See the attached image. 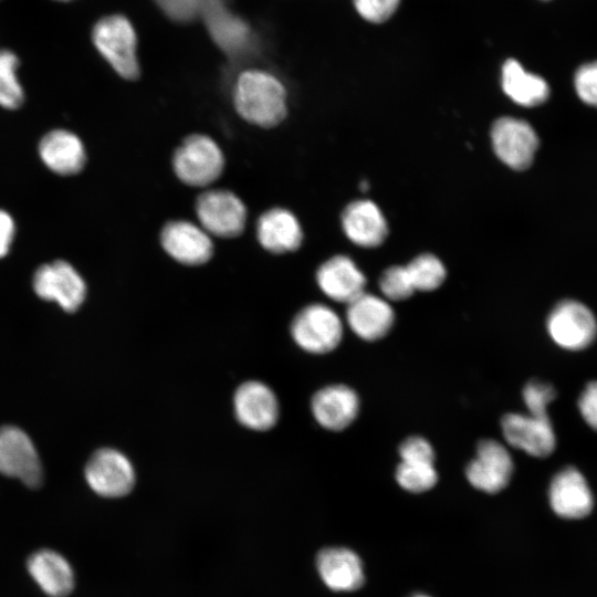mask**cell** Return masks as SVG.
Listing matches in <instances>:
<instances>
[{
    "label": "cell",
    "instance_id": "6da1fadb",
    "mask_svg": "<svg viewBox=\"0 0 597 597\" xmlns=\"http://www.w3.org/2000/svg\"><path fill=\"white\" fill-rule=\"evenodd\" d=\"M232 96L237 113L250 124L270 128L286 116V90L265 70L249 69L238 74Z\"/></svg>",
    "mask_w": 597,
    "mask_h": 597
},
{
    "label": "cell",
    "instance_id": "7a4b0ae2",
    "mask_svg": "<svg viewBox=\"0 0 597 597\" xmlns=\"http://www.w3.org/2000/svg\"><path fill=\"white\" fill-rule=\"evenodd\" d=\"M92 41L119 76L130 81L139 76L137 34L125 15L109 14L96 21L92 29Z\"/></svg>",
    "mask_w": 597,
    "mask_h": 597
},
{
    "label": "cell",
    "instance_id": "3957f363",
    "mask_svg": "<svg viewBox=\"0 0 597 597\" xmlns=\"http://www.w3.org/2000/svg\"><path fill=\"white\" fill-rule=\"evenodd\" d=\"M224 156L209 136L192 134L176 148L172 169L177 178L191 187H207L223 171Z\"/></svg>",
    "mask_w": 597,
    "mask_h": 597
},
{
    "label": "cell",
    "instance_id": "277c9868",
    "mask_svg": "<svg viewBox=\"0 0 597 597\" xmlns=\"http://www.w3.org/2000/svg\"><path fill=\"white\" fill-rule=\"evenodd\" d=\"M291 336L303 350L322 355L334 350L343 338L342 318L329 306L313 303L296 313L291 323Z\"/></svg>",
    "mask_w": 597,
    "mask_h": 597
},
{
    "label": "cell",
    "instance_id": "5b68a950",
    "mask_svg": "<svg viewBox=\"0 0 597 597\" xmlns=\"http://www.w3.org/2000/svg\"><path fill=\"white\" fill-rule=\"evenodd\" d=\"M546 328L551 339L566 350H583L597 337V318L584 303L567 298L549 312Z\"/></svg>",
    "mask_w": 597,
    "mask_h": 597
},
{
    "label": "cell",
    "instance_id": "8992f818",
    "mask_svg": "<svg viewBox=\"0 0 597 597\" xmlns=\"http://www.w3.org/2000/svg\"><path fill=\"white\" fill-rule=\"evenodd\" d=\"M200 226L219 238L240 235L247 223V207L232 191L209 189L201 192L195 206Z\"/></svg>",
    "mask_w": 597,
    "mask_h": 597
},
{
    "label": "cell",
    "instance_id": "52a82bcc",
    "mask_svg": "<svg viewBox=\"0 0 597 597\" xmlns=\"http://www.w3.org/2000/svg\"><path fill=\"white\" fill-rule=\"evenodd\" d=\"M88 486L100 496L116 499L134 488L136 473L129 459L113 448H102L88 459L85 470Z\"/></svg>",
    "mask_w": 597,
    "mask_h": 597
},
{
    "label": "cell",
    "instance_id": "ba28073f",
    "mask_svg": "<svg viewBox=\"0 0 597 597\" xmlns=\"http://www.w3.org/2000/svg\"><path fill=\"white\" fill-rule=\"evenodd\" d=\"M491 140L499 159L515 170L528 168L540 146L538 136L531 124L510 116L494 122Z\"/></svg>",
    "mask_w": 597,
    "mask_h": 597
},
{
    "label": "cell",
    "instance_id": "9c48e42d",
    "mask_svg": "<svg viewBox=\"0 0 597 597\" xmlns=\"http://www.w3.org/2000/svg\"><path fill=\"white\" fill-rule=\"evenodd\" d=\"M0 473L19 479L29 488H39L43 482V470L38 452L20 428H0Z\"/></svg>",
    "mask_w": 597,
    "mask_h": 597
},
{
    "label": "cell",
    "instance_id": "30bf717a",
    "mask_svg": "<svg viewBox=\"0 0 597 597\" xmlns=\"http://www.w3.org/2000/svg\"><path fill=\"white\" fill-rule=\"evenodd\" d=\"M513 472L514 462L507 448L496 440L484 439L478 443L465 476L474 489L494 494L506 488Z\"/></svg>",
    "mask_w": 597,
    "mask_h": 597
},
{
    "label": "cell",
    "instance_id": "8fae6325",
    "mask_svg": "<svg viewBox=\"0 0 597 597\" xmlns=\"http://www.w3.org/2000/svg\"><path fill=\"white\" fill-rule=\"evenodd\" d=\"M33 290L43 300L55 301L64 311L75 312L86 296V284L67 262L41 265L33 276Z\"/></svg>",
    "mask_w": 597,
    "mask_h": 597
},
{
    "label": "cell",
    "instance_id": "7c38bea8",
    "mask_svg": "<svg viewBox=\"0 0 597 597\" xmlns=\"http://www.w3.org/2000/svg\"><path fill=\"white\" fill-rule=\"evenodd\" d=\"M501 429L511 447L528 455L545 458L556 448V433L549 417L511 412L503 416Z\"/></svg>",
    "mask_w": 597,
    "mask_h": 597
},
{
    "label": "cell",
    "instance_id": "4fadbf2b",
    "mask_svg": "<svg viewBox=\"0 0 597 597\" xmlns=\"http://www.w3.org/2000/svg\"><path fill=\"white\" fill-rule=\"evenodd\" d=\"M237 420L254 431L272 429L279 420L280 406L275 392L264 383L248 380L233 395Z\"/></svg>",
    "mask_w": 597,
    "mask_h": 597
},
{
    "label": "cell",
    "instance_id": "5bb4252c",
    "mask_svg": "<svg viewBox=\"0 0 597 597\" xmlns=\"http://www.w3.org/2000/svg\"><path fill=\"white\" fill-rule=\"evenodd\" d=\"M160 244L175 261L185 265H201L213 254L210 234L187 220H171L160 231Z\"/></svg>",
    "mask_w": 597,
    "mask_h": 597
},
{
    "label": "cell",
    "instance_id": "9a60e30c",
    "mask_svg": "<svg viewBox=\"0 0 597 597\" xmlns=\"http://www.w3.org/2000/svg\"><path fill=\"white\" fill-rule=\"evenodd\" d=\"M201 17L214 43L228 55L240 56L253 48L250 25L229 10L224 0H209Z\"/></svg>",
    "mask_w": 597,
    "mask_h": 597
},
{
    "label": "cell",
    "instance_id": "2e32d148",
    "mask_svg": "<svg viewBox=\"0 0 597 597\" xmlns=\"http://www.w3.org/2000/svg\"><path fill=\"white\" fill-rule=\"evenodd\" d=\"M553 511L564 519H583L594 507L591 489L584 474L574 467L559 470L548 489Z\"/></svg>",
    "mask_w": 597,
    "mask_h": 597
},
{
    "label": "cell",
    "instance_id": "e0dca14e",
    "mask_svg": "<svg viewBox=\"0 0 597 597\" xmlns=\"http://www.w3.org/2000/svg\"><path fill=\"white\" fill-rule=\"evenodd\" d=\"M359 407L357 392L343 384L325 386L311 399V411L315 421L331 431H341L350 426L359 412Z\"/></svg>",
    "mask_w": 597,
    "mask_h": 597
},
{
    "label": "cell",
    "instance_id": "ac0fdd59",
    "mask_svg": "<svg viewBox=\"0 0 597 597\" xmlns=\"http://www.w3.org/2000/svg\"><path fill=\"white\" fill-rule=\"evenodd\" d=\"M346 322L360 339L375 342L390 332L395 312L386 298L363 292L347 303Z\"/></svg>",
    "mask_w": 597,
    "mask_h": 597
},
{
    "label": "cell",
    "instance_id": "d6986e66",
    "mask_svg": "<svg viewBox=\"0 0 597 597\" xmlns=\"http://www.w3.org/2000/svg\"><path fill=\"white\" fill-rule=\"evenodd\" d=\"M317 573L331 590L354 591L365 582L360 557L347 547H325L316 556Z\"/></svg>",
    "mask_w": 597,
    "mask_h": 597
},
{
    "label": "cell",
    "instance_id": "ffe728a7",
    "mask_svg": "<svg viewBox=\"0 0 597 597\" xmlns=\"http://www.w3.org/2000/svg\"><path fill=\"white\" fill-rule=\"evenodd\" d=\"M27 568L35 584L49 597H66L74 589L73 567L54 549L41 548L33 552L27 561Z\"/></svg>",
    "mask_w": 597,
    "mask_h": 597
},
{
    "label": "cell",
    "instance_id": "44dd1931",
    "mask_svg": "<svg viewBox=\"0 0 597 597\" xmlns=\"http://www.w3.org/2000/svg\"><path fill=\"white\" fill-rule=\"evenodd\" d=\"M316 282L327 297L347 304L365 292L366 277L350 258L335 255L317 269Z\"/></svg>",
    "mask_w": 597,
    "mask_h": 597
},
{
    "label": "cell",
    "instance_id": "7402d4cb",
    "mask_svg": "<svg viewBox=\"0 0 597 597\" xmlns=\"http://www.w3.org/2000/svg\"><path fill=\"white\" fill-rule=\"evenodd\" d=\"M256 238L261 247L274 254L297 250L303 241V231L297 218L285 208L264 211L256 222Z\"/></svg>",
    "mask_w": 597,
    "mask_h": 597
},
{
    "label": "cell",
    "instance_id": "603a6c76",
    "mask_svg": "<svg viewBox=\"0 0 597 597\" xmlns=\"http://www.w3.org/2000/svg\"><path fill=\"white\" fill-rule=\"evenodd\" d=\"M342 227L352 242L364 248L380 245L388 233L384 214L370 200L349 203L342 214Z\"/></svg>",
    "mask_w": 597,
    "mask_h": 597
},
{
    "label": "cell",
    "instance_id": "cb8c5ba5",
    "mask_svg": "<svg viewBox=\"0 0 597 597\" xmlns=\"http://www.w3.org/2000/svg\"><path fill=\"white\" fill-rule=\"evenodd\" d=\"M39 154L43 163L60 175L78 172L86 160L81 139L64 129H54L43 136L39 144Z\"/></svg>",
    "mask_w": 597,
    "mask_h": 597
},
{
    "label": "cell",
    "instance_id": "d4e9b609",
    "mask_svg": "<svg viewBox=\"0 0 597 597\" xmlns=\"http://www.w3.org/2000/svg\"><path fill=\"white\" fill-rule=\"evenodd\" d=\"M501 84L504 93L521 106L541 105L549 96L548 83L541 75L526 71L515 59L503 63Z\"/></svg>",
    "mask_w": 597,
    "mask_h": 597
},
{
    "label": "cell",
    "instance_id": "484cf974",
    "mask_svg": "<svg viewBox=\"0 0 597 597\" xmlns=\"http://www.w3.org/2000/svg\"><path fill=\"white\" fill-rule=\"evenodd\" d=\"M405 266L415 291H433L443 283L447 275L443 263L430 253L418 255Z\"/></svg>",
    "mask_w": 597,
    "mask_h": 597
},
{
    "label": "cell",
    "instance_id": "4316f807",
    "mask_svg": "<svg viewBox=\"0 0 597 597\" xmlns=\"http://www.w3.org/2000/svg\"><path fill=\"white\" fill-rule=\"evenodd\" d=\"M18 56L10 50H0V105L14 109L23 102V90L17 76Z\"/></svg>",
    "mask_w": 597,
    "mask_h": 597
},
{
    "label": "cell",
    "instance_id": "83f0119b",
    "mask_svg": "<svg viewBox=\"0 0 597 597\" xmlns=\"http://www.w3.org/2000/svg\"><path fill=\"white\" fill-rule=\"evenodd\" d=\"M395 476L400 488L412 493L426 492L432 489L438 481V472L433 463L400 461Z\"/></svg>",
    "mask_w": 597,
    "mask_h": 597
},
{
    "label": "cell",
    "instance_id": "f1b7e54d",
    "mask_svg": "<svg viewBox=\"0 0 597 597\" xmlns=\"http://www.w3.org/2000/svg\"><path fill=\"white\" fill-rule=\"evenodd\" d=\"M557 396L552 384L543 380L532 379L523 388L522 398L527 412L540 417L548 416V406Z\"/></svg>",
    "mask_w": 597,
    "mask_h": 597
},
{
    "label": "cell",
    "instance_id": "f546056e",
    "mask_svg": "<svg viewBox=\"0 0 597 597\" xmlns=\"http://www.w3.org/2000/svg\"><path fill=\"white\" fill-rule=\"evenodd\" d=\"M379 289L387 301H404L415 292L405 265L386 269L380 275Z\"/></svg>",
    "mask_w": 597,
    "mask_h": 597
},
{
    "label": "cell",
    "instance_id": "4dcf8cb0",
    "mask_svg": "<svg viewBox=\"0 0 597 597\" xmlns=\"http://www.w3.org/2000/svg\"><path fill=\"white\" fill-rule=\"evenodd\" d=\"M574 87L583 103L597 108V60L584 63L576 70Z\"/></svg>",
    "mask_w": 597,
    "mask_h": 597
},
{
    "label": "cell",
    "instance_id": "1f68e13d",
    "mask_svg": "<svg viewBox=\"0 0 597 597\" xmlns=\"http://www.w3.org/2000/svg\"><path fill=\"white\" fill-rule=\"evenodd\" d=\"M400 0H353L357 14L369 23H384L397 11Z\"/></svg>",
    "mask_w": 597,
    "mask_h": 597
},
{
    "label": "cell",
    "instance_id": "d6a6232c",
    "mask_svg": "<svg viewBox=\"0 0 597 597\" xmlns=\"http://www.w3.org/2000/svg\"><path fill=\"white\" fill-rule=\"evenodd\" d=\"M176 22H189L201 13L209 0H154Z\"/></svg>",
    "mask_w": 597,
    "mask_h": 597
},
{
    "label": "cell",
    "instance_id": "836d02e7",
    "mask_svg": "<svg viewBox=\"0 0 597 597\" xmlns=\"http://www.w3.org/2000/svg\"><path fill=\"white\" fill-rule=\"evenodd\" d=\"M400 461L411 463H434V450L423 437L406 438L399 446Z\"/></svg>",
    "mask_w": 597,
    "mask_h": 597
},
{
    "label": "cell",
    "instance_id": "e575fe53",
    "mask_svg": "<svg viewBox=\"0 0 597 597\" xmlns=\"http://www.w3.org/2000/svg\"><path fill=\"white\" fill-rule=\"evenodd\" d=\"M577 406L585 422L597 431V380L585 386L579 395Z\"/></svg>",
    "mask_w": 597,
    "mask_h": 597
},
{
    "label": "cell",
    "instance_id": "d590c367",
    "mask_svg": "<svg viewBox=\"0 0 597 597\" xmlns=\"http://www.w3.org/2000/svg\"><path fill=\"white\" fill-rule=\"evenodd\" d=\"M13 235V219L7 211L0 209V258L9 252Z\"/></svg>",
    "mask_w": 597,
    "mask_h": 597
},
{
    "label": "cell",
    "instance_id": "8d00e7d4",
    "mask_svg": "<svg viewBox=\"0 0 597 597\" xmlns=\"http://www.w3.org/2000/svg\"><path fill=\"white\" fill-rule=\"evenodd\" d=\"M409 597H431V596L426 595V594H413V595H411Z\"/></svg>",
    "mask_w": 597,
    "mask_h": 597
},
{
    "label": "cell",
    "instance_id": "74e56055",
    "mask_svg": "<svg viewBox=\"0 0 597 597\" xmlns=\"http://www.w3.org/2000/svg\"><path fill=\"white\" fill-rule=\"evenodd\" d=\"M55 1L67 2V1H72V0H55Z\"/></svg>",
    "mask_w": 597,
    "mask_h": 597
},
{
    "label": "cell",
    "instance_id": "f35d334b",
    "mask_svg": "<svg viewBox=\"0 0 597 597\" xmlns=\"http://www.w3.org/2000/svg\"><path fill=\"white\" fill-rule=\"evenodd\" d=\"M542 1H549V0H542Z\"/></svg>",
    "mask_w": 597,
    "mask_h": 597
}]
</instances>
